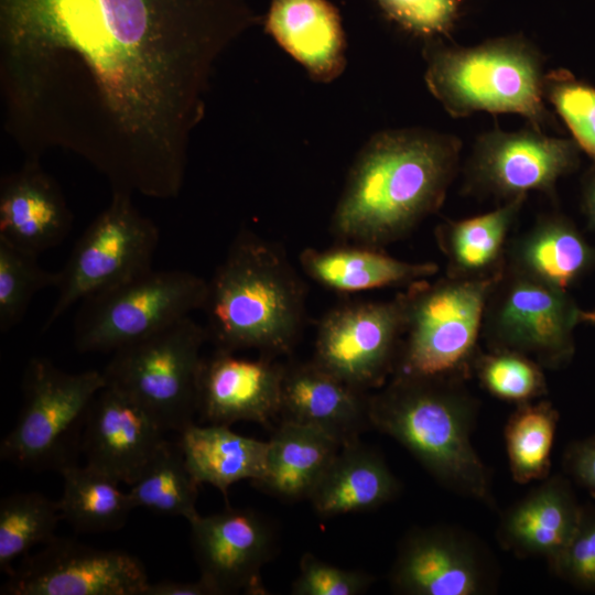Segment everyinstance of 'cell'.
I'll return each mask as SVG.
<instances>
[{
	"mask_svg": "<svg viewBox=\"0 0 595 595\" xmlns=\"http://www.w3.org/2000/svg\"><path fill=\"white\" fill-rule=\"evenodd\" d=\"M461 141L422 129L382 131L354 162L331 219L342 244L382 249L409 235L443 204Z\"/></svg>",
	"mask_w": 595,
	"mask_h": 595,
	"instance_id": "cell-1",
	"label": "cell"
},
{
	"mask_svg": "<svg viewBox=\"0 0 595 595\" xmlns=\"http://www.w3.org/2000/svg\"><path fill=\"white\" fill-rule=\"evenodd\" d=\"M207 282L204 327L216 349L275 358L294 348L305 324L306 285L278 245L241 230Z\"/></svg>",
	"mask_w": 595,
	"mask_h": 595,
	"instance_id": "cell-2",
	"label": "cell"
},
{
	"mask_svg": "<svg viewBox=\"0 0 595 595\" xmlns=\"http://www.w3.org/2000/svg\"><path fill=\"white\" fill-rule=\"evenodd\" d=\"M474 419V400L451 378L393 375L369 394L372 428L403 445L442 484L485 501L489 482L470 443Z\"/></svg>",
	"mask_w": 595,
	"mask_h": 595,
	"instance_id": "cell-3",
	"label": "cell"
},
{
	"mask_svg": "<svg viewBox=\"0 0 595 595\" xmlns=\"http://www.w3.org/2000/svg\"><path fill=\"white\" fill-rule=\"evenodd\" d=\"M544 77L542 56L519 36L473 47H431L425 73L430 91L451 116L517 113L538 130L550 121Z\"/></svg>",
	"mask_w": 595,
	"mask_h": 595,
	"instance_id": "cell-4",
	"label": "cell"
},
{
	"mask_svg": "<svg viewBox=\"0 0 595 595\" xmlns=\"http://www.w3.org/2000/svg\"><path fill=\"white\" fill-rule=\"evenodd\" d=\"M498 275H446L408 286L402 292L405 324L392 376L455 379L465 371L475 361L486 302Z\"/></svg>",
	"mask_w": 595,
	"mask_h": 595,
	"instance_id": "cell-5",
	"label": "cell"
},
{
	"mask_svg": "<svg viewBox=\"0 0 595 595\" xmlns=\"http://www.w3.org/2000/svg\"><path fill=\"white\" fill-rule=\"evenodd\" d=\"M106 385L102 371L71 374L46 358H31L23 374L21 411L1 441V459L60 473L77 464L90 404Z\"/></svg>",
	"mask_w": 595,
	"mask_h": 595,
	"instance_id": "cell-6",
	"label": "cell"
},
{
	"mask_svg": "<svg viewBox=\"0 0 595 595\" xmlns=\"http://www.w3.org/2000/svg\"><path fill=\"white\" fill-rule=\"evenodd\" d=\"M208 282L185 270L153 268L82 300L74 320L80 353H107L203 310Z\"/></svg>",
	"mask_w": 595,
	"mask_h": 595,
	"instance_id": "cell-7",
	"label": "cell"
},
{
	"mask_svg": "<svg viewBox=\"0 0 595 595\" xmlns=\"http://www.w3.org/2000/svg\"><path fill=\"white\" fill-rule=\"evenodd\" d=\"M205 327L187 316L118 348L102 374L108 386L144 408L165 430L194 423Z\"/></svg>",
	"mask_w": 595,
	"mask_h": 595,
	"instance_id": "cell-8",
	"label": "cell"
},
{
	"mask_svg": "<svg viewBox=\"0 0 595 595\" xmlns=\"http://www.w3.org/2000/svg\"><path fill=\"white\" fill-rule=\"evenodd\" d=\"M580 313L567 291L505 264L486 302L482 336L491 350L518 353L541 366L561 368L574 356Z\"/></svg>",
	"mask_w": 595,
	"mask_h": 595,
	"instance_id": "cell-9",
	"label": "cell"
},
{
	"mask_svg": "<svg viewBox=\"0 0 595 595\" xmlns=\"http://www.w3.org/2000/svg\"><path fill=\"white\" fill-rule=\"evenodd\" d=\"M159 239L156 225L137 209L132 196L111 194L58 271L57 296L43 332L75 303L151 269Z\"/></svg>",
	"mask_w": 595,
	"mask_h": 595,
	"instance_id": "cell-10",
	"label": "cell"
},
{
	"mask_svg": "<svg viewBox=\"0 0 595 595\" xmlns=\"http://www.w3.org/2000/svg\"><path fill=\"white\" fill-rule=\"evenodd\" d=\"M404 324L402 293L339 304L318 323L312 360L358 390L380 388L394 370Z\"/></svg>",
	"mask_w": 595,
	"mask_h": 595,
	"instance_id": "cell-11",
	"label": "cell"
},
{
	"mask_svg": "<svg viewBox=\"0 0 595 595\" xmlns=\"http://www.w3.org/2000/svg\"><path fill=\"white\" fill-rule=\"evenodd\" d=\"M148 584L145 569L137 556L55 537L13 567L1 594L143 595Z\"/></svg>",
	"mask_w": 595,
	"mask_h": 595,
	"instance_id": "cell-12",
	"label": "cell"
},
{
	"mask_svg": "<svg viewBox=\"0 0 595 595\" xmlns=\"http://www.w3.org/2000/svg\"><path fill=\"white\" fill-rule=\"evenodd\" d=\"M580 151L572 139L544 136L534 128L496 129L477 140L467 166V190L505 202L531 191L552 195L558 181L577 170Z\"/></svg>",
	"mask_w": 595,
	"mask_h": 595,
	"instance_id": "cell-13",
	"label": "cell"
},
{
	"mask_svg": "<svg viewBox=\"0 0 595 595\" xmlns=\"http://www.w3.org/2000/svg\"><path fill=\"white\" fill-rule=\"evenodd\" d=\"M190 523V540L199 577L215 595L266 594L262 569L275 555L277 529L260 512L231 508Z\"/></svg>",
	"mask_w": 595,
	"mask_h": 595,
	"instance_id": "cell-14",
	"label": "cell"
},
{
	"mask_svg": "<svg viewBox=\"0 0 595 595\" xmlns=\"http://www.w3.org/2000/svg\"><path fill=\"white\" fill-rule=\"evenodd\" d=\"M284 364L215 349L203 357L197 385V414L207 424L248 421L262 425L280 415Z\"/></svg>",
	"mask_w": 595,
	"mask_h": 595,
	"instance_id": "cell-15",
	"label": "cell"
},
{
	"mask_svg": "<svg viewBox=\"0 0 595 595\" xmlns=\"http://www.w3.org/2000/svg\"><path fill=\"white\" fill-rule=\"evenodd\" d=\"M164 432L144 408L106 385L90 404L82 451L88 466L130 486L166 441Z\"/></svg>",
	"mask_w": 595,
	"mask_h": 595,
	"instance_id": "cell-16",
	"label": "cell"
},
{
	"mask_svg": "<svg viewBox=\"0 0 595 595\" xmlns=\"http://www.w3.org/2000/svg\"><path fill=\"white\" fill-rule=\"evenodd\" d=\"M72 223L61 188L39 160L25 159L20 170L1 180V239L39 256L60 246Z\"/></svg>",
	"mask_w": 595,
	"mask_h": 595,
	"instance_id": "cell-17",
	"label": "cell"
},
{
	"mask_svg": "<svg viewBox=\"0 0 595 595\" xmlns=\"http://www.w3.org/2000/svg\"><path fill=\"white\" fill-rule=\"evenodd\" d=\"M279 416L321 429L343 445L359 440L360 433L371 426L369 394L313 360L284 364Z\"/></svg>",
	"mask_w": 595,
	"mask_h": 595,
	"instance_id": "cell-18",
	"label": "cell"
},
{
	"mask_svg": "<svg viewBox=\"0 0 595 595\" xmlns=\"http://www.w3.org/2000/svg\"><path fill=\"white\" fill-rule=\"evenodd\" d=\"M394 591L409 595H473L483 572L470 548L440 529H422L402 542L390 573Z\"/></svg>",
	"mask_w": 595,
	"mask_h": 595,
	"instance_id": "cell-19",
	"label": "cell"
},
{
	"mask_svg": "<svg viewBox=\"0 0 595 595\" xmlns=\"http://www.w3.org/2000/svg\"><path fill=\"white\" fill-rule=\"evenodd\" d=\"M266 28L314 79L327 83L343 72L344 32L327 0H271Z\"/></svg>",
	"mask_w": 595,
	"mask_h": 595,
	"instance_id": "cell-20",
	"label": "cell"
},
{
	"mask_svg": "<svg viewBox=\"0 0 595 595\" xmlns=\"http://www.w3.org/2000/svg\"><path fill=\"white\" fill-rule=\"evenodd\" d=\"M506 264L567 291L595 272V246L562 214L540 217L507 247Z\"/></svg>",
	"mask_w": 595,
	"mask_h": 595,
	"instance_id": "cell-21",
	"label": "cell"
},
{
	"mask_svg": "<svg viewBox=\"0 0 595 595\" xmlns=\"http://www.w3.org/2000/svg\"><path fill=\"white\" fill-rule=\"evenodd\" d=\"M303 272L327 290L355 293L390 286H410L434 275L433 262H409L393 258L380 248L342 244L305 248L299 257Z\"/></svg>",
	"mask_w": 595,
	"mask_h": 595,
	"instance_id": "cell-22",
	"label": "cell"
},
{
	"mask_svg": "<svg viewBox=\"0 0 595 595\" xmlns=\"http://www.w3.org/2000/svg\"><path fill=\"white\" fill-rule=\"evenodd\" d=\"M399 489L385 459L356 440L342 445L309 500L320 516L334 517L375 509Z\"/></svg>",
	"mask_w": 595,
	"mask_h": 595,
	"instance_id": "cell-23",
	"label": "cell"
},
{
	"mask_svg": "<svg viewBox=\"0 0 595 595\" xmlns=\"http://www.w3.org/2000/svg\"><path fill=\"white\" fill-rule=\"evenodd\" d=\"M342 443L315 426L281 420L269 440L267 467L252 483L280 499H309Z\"/></svg>",
	"mask_w": 595,
	"mask_h": 595,
	"instance_id": "cell-24",
	"label": "cell"
},
{
	"mask_svg": "<svg viewBox=\"0 0 595 595\" xmlns=\"http://www.w3.org/2000/svg\"><path fill=\"white\" fill-rule=\"evenodd\" d=\"M582 513L583 507L569 482L555 477L508 512L502 537L511 548L545 556L554 565L576 531Z\"/></svg>",
	"mask_w": 595,
	"mask_h": 595,
	"instance_id": "cell-25",
	"label": "cell"
},
{
	"mask_svg": "<svg viewBox=\"0 0 595 595\" xmlns=\"http://www.w3.org/2000/svg\"><path fill=\"white\" fill-rule=\"evenodd\" d=\"M178 434L177 444L195 480L217 488L226 500L235 483H256L264 475L269 441L240 435L221 424L193 423Z\"/></svg>",
	"mask_w": 595,
	"mask_h": 595,
	"instance_id": "cell-26",
	"label": "cell"
},
{
	"mask_svg": "<svg viewBox=\"0 0 595 595\" xmlns=\"http://www.w3.org/2000/svg\"><path fill=\"white\" fill-rule=\"evenodd\" d=\"M526 198L519 196L491 212L437 226L435 238L446 258V275L483 279L500 273L508 234Z\"/></svg>",
	"mask_w": 595,
	"mask_h": 595,
	"instance_id": "cell-27",
	"label": "cell"
},
{
	"mask_svg": "<svg viewBox=\"0 0 595 595\" xmlns=\"http://www.w3.org/2000/svg\"><path fill=\"white\" fill-rule=\"evenodd\" d=\"M62 519L78 532L119 530L134 509L131 498L111 476L88 466L71 465L61 472Z\"/></svg>",
	"mask_w": 595,
	"mask_h": 595,
	"instance_id": "cell-28",
	"label": "cell"
},
{
	"mask_svg": "<svg viewBox=\"0 0 595 595\" xmlns=\"http://www.w3.org/2000/svg\"><path fill=\"white\" fill-rule=\"evenodd\" d=\"M198 483L190 472L177 443L165 441L128 491L134 508L193 520Z\"/></svg>",
	"mask_w": 595,
	"mask_h": 595,
	"instance_id": "cell-29",
	"label": "cell"
},
{
	"mask_svg": "<svg viewBox=\"0 0 595 595\" xmlns=\"http://www.w3.org/2000/svg\"><path fill=\"white\" fill-rule=\"evenodd\" d=\"M62 519L58 501L41 493L10 494L0 501V570L7 575L12 562L37 544L54 539Z\"/></svg>",
	"mask_w": 595,
	"mask_h": 595,
	"instance_id": "cell-30",
	"label": "cell"
},
{
	"mask_svg": "<svg viewBox=\"0 0 595 595\" xmlns=\"http://www.w3.org/2000/svg\"><path fill=\"white\" fill-rule=\"evenodd\" d=\"M559 414L548 401L519 403L505 430L509 467L517 483L545 477Z\"/></svg>",
	"mask_w": 595,
	"mask_h": 595,
	"instance_id": "cell-31",
	"label": "cell"
},
{
	"mask_svg": "<svg viewBox=\"0 0 595 595\" xmlns=\"http://www.w3.org/2000/svg\"><path fill=\"white\" fill-rule=\"evenodd\" d=\"M37 257L0 238V331L3 334L22 321L37 292L57 285L58 271L42 268Z\"/></svg>",
	"mask_w": 595,
	"mask_h": 595,
	"instance_id": "cell-32",
	"label": "cell"
},
{
	"mask_svg": "<svg viewBox=\"0 0 595 595\" xmlns=\"http://www.w3.org/2000/svg\"><path fill=\"white\" fill-rule=\"evenodd\" d=\"M544 97L595 165V87L560 68L545 74Z\"/></svg>",
	"mask_w": 595,
	"mask_h": 595,
	"instance_id": "cell-33",
	"label": "cell"
},
{
	"mask_svg": "<svg viewBox=\"0 0 595 595\" xmlns=\"http://www.w3.org/2000/svg\"><path fill=\"white\" fill-rule=\"evenodd\" d=\"M474 364L483 387L499 399L523 403L547 391L541 365L524 355L491 350Z\"/></svg>",
	"mask_w": 595,
	"mask_h": 595,
	"instance_id": "cell-34",
	"label": "cell"
},
{
	"mask_svg": "<svg viewBox=\"0 0 595 595\" xmlns=\"http://www.w3.org/2000/svg\"><path fill=\"white\" fill-rule=\"evenodd\" d=\"M374 583L367 572L347 570L325 562L305 552L299 565V575L293 581V595H359Z\"/></svg>",
	"mask_w": 595,
	"mask_h": 595,
	"instance_id": "cell-35",
	"label": "cell"
},
{
	"mask_svg": "<svg viewBox=\"0 0 595 595\" xmlns=\"http://www.w3.org/2000/svg\"><path fill=\"white\" fill-rule=\"evenodd\" d=\"M553 567L576 587L595 591V508L583 507L578 527Z\"/></svg>",
	"mask_w": 595,
	"mask_h": 595,
	"instance_id": "cell-36",
	"label": "cell"
},
{
	"mask_svg": "<svg viewBox=\"0 0 595 595\" xmlns=\"http://www.w3.org/2000/svg\"><path fill=\"white\" fill-rule=\"evenodd\" d=\"M383 10L421 35L447 34L457 17V0H378Z\"/></svg>",
	"mask_w": 595,
	"mask_h": 595,
	"instance_id": "cell-37",
	"label": "cell"
},
{
	"mask_svg": "<svg viewBox=\"0 0 595 595\" xmlns=\"http://www.w3.org/2000/svg\"><path fill=\"white\" fill-rule=\"evenodd\" d=\"M565 467L578 485L595 495V435L575 442L567 448Z\"/></svg>",
	"mask_w": 595,
	"mask_h": 595,
	"instance_id": "cell-38",
	"label": "cell"
},
{
	"mask_svg": "<svg viewBox=\"0 0 595 595\" xmlns=\"http://www.w3.org/2000/svg\"><path fill=\"white\" fill-rule=\"evenodd\" d=\"M143 595H215L201 577L197 581L163 580L149 582Z\"/></svg>",
	"mask_w": 595,
	"mask_h": 595,
	"instance_id": "cell-39",
	"label": "cell"
},
{
	"mask_svg": "<svg viewBox=\"0 0 595 595\" xmlns=\"http://www.w3.org/2000/svg\"><path fill=\"white\" fill-rule=\"evenodd\" d=\"M582 213L586 220V228L595 230V165L589 169L582 184Z\"/></svg>",
	"mask_w": 595,
	"mask_h": 595,
	"instance_id": "cell-40",
	"label": "cell"
},
{
	"mask_svg": "<svg viewBox=\"0 0 595 595\" xmlns=\"http://www.w3.org/2000/svg\"><path fill=\"white\" fill-rule=\"evenodd\" d=\"M580 322L595 325V309L591 311L581 310Z\"/></svg>",
	"mask_w": 595,
	"mask_h": 595,
	"instance_id": "cell-41",
	"label": "cell"
}]
</instances>
